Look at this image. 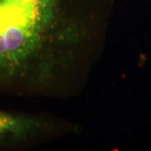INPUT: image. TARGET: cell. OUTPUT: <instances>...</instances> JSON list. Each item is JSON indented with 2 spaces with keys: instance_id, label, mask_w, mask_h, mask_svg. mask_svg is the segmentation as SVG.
<instances>
[{
  "instance_id": "7a4b0ae2",
  "label": "cell",
  "mask_w": 151,
  "mask_h": 151,
  "mask_svg": "<svg viewBox=\"0 0 151 151\" xmlns=\"http://www.w3.org/2000/svg\"><path fill=\"white\" fill-rule=\"evenodd\" d=\"M80 129L77 124L50 113L0 110V151L27 150Z\"/></svg>"
},
{
  "instance_id": "6da1fadb",
  "label": "cell",
  "mask_w": 151,
  "mask_h": 151,
  "mask_svg": "<svg viewBox=\"0 0 151 151\" xmlns=\"http://www.w3.org/2000/svg\"><path fill=\"white\" fill-rule=\"evenodd\" d=\"M113 0H0V95L65 99L104 51Z\"/></svg>"
}]
</instances>
